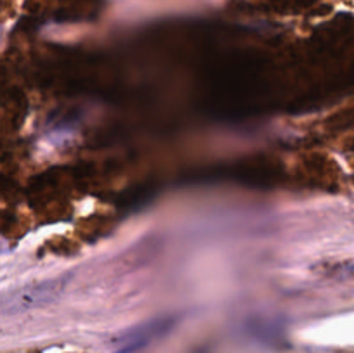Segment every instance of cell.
<instances>
[{"label":"cell","mask_w":354,"mask_h":353,"mask_svg":"<svg viewBox=\"0 0 354 353\" xmlns=\"http://www.w3.org/2000/svg\"><path fill=\"white\" fill-rule=\"evenodd\" d=\"M166 329L165 320L151 322V324H145L142 327L133 329L128 334L121 336L120 338V346H118V353H131L135 350L142 348V346L147 345L151 339H154L156 336L161 334Z\"/></svg>","instance_id":"6da1fadb"}]
</instances>
